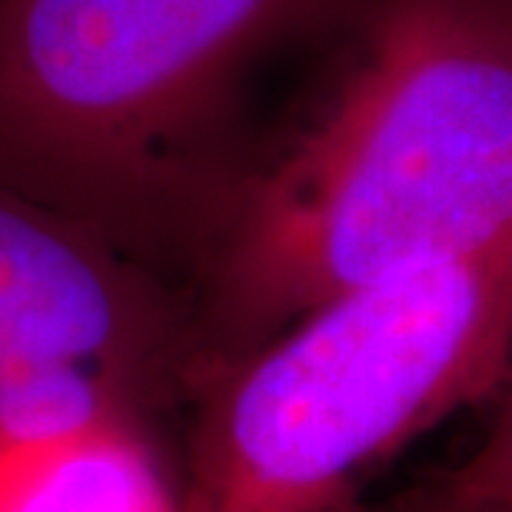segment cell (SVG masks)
I'll list each match as a JSON object with an SVG mask.
<instances>
[{"label":"cell","mask_w":512,"mask_h":512,"mask_svg":"<svg viewBox=\"0 0 512 512\" xmlns=\"http://www.w3.org/2000/svg\"><path fill=\"white\" fill-rule=\"evenodd\" d=\"M167 313L104 233L0 183V380L94 370L140 389Z\"/></svg>","instance_id":"cell-4"},{"label":"cell","mask_w":512,"mask_h":512,"mask_svg":"<svg viewBox=\"0 0 512 512\" xmlns=\"http://www.w3.org/2000/svg\"><path fill=\"white\" fill-rule=\"evenodd\" d=\"M503 243L512 0H380L326 110L233 203L217 320L243 356L346 290Z\"/></svg>","instance_id":"cell-1"},{"label":"cell","mask_w":512,"mask_h":512,"mask_svg":"<svg viewBox=\"0 0 512 512\" xmlns=\"http://www.w3.org/2000/svg\"><path fill=\"white\" fill-rule=\"evenodd\" d=\"M386 512H509V509H496V506H479V503H466V499L449 496L443 486H436L433 493L413 496L406 499L403 506L386 509Z\"/></svg>","instance_id":"cell-6"},{"label":"cell","mask_w":512,"mask_h":512,"mask_svg":"<svg viewBox=\"0 0 512 512\" xmlns=\"http://www.w3.org/2000/svg\"><path fill=\"white\" fill-rule=\"evenodd\" d=\"M512 370V243L393 273L233 356L183 512H360L373 469Z\"/></svg>","instance_id":"cell-2"},{"label":"cell","mask_w":512,"mask_h":512,"mask_svg":"<svg viewBox=\"0 0 512 512\" xmlns=\"http://www.w3.org/2000/svg\"><path fill=\"white\" fill-rule=\"evenodd\" d=\"M340 0H0V183L107 237L183 193L240 77Z\"/></svg>","instance_id":"cell-3"},{"label":"cell","mask_w":512,"mask_h":512,"mask_svg":"<svg viewBox=\"0 0 512 512\" xmlns=\"http://www.w3.org/2000/svg\"><path fill=\"white\" fill-rule=\"evenodd\" d=\"M499 393H503V406L493 416V426L483 436V443L439 486L449 496L466 499V503L512 512V370Z\"/></svg>","instance_id":"cell-5"}]
</instances>
